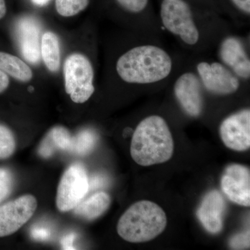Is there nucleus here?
I'll list each match as a JSON object with an SVG mask.
<instances>
[{"label":"nucleus","mask_w":250,"mask_h":250,"mask_svg":"<svg viewBox=\"0 0 250 250\" xmlns=\"http://www.w3.org/2000/svg\"><path fill=\"white\" fill-rule=\"evenodd\" d=\"M159 21L190 57L205 56L232 24L212 10L195 11L187 0H162Z\"/></svg>","instance_id":"f257e3e1"},{"label":"nucleus","mask_w":250,"mask_h":250,"mask_svg":"<svg viewBox=\"0 0 250 250\" xmlns=\"http://www.w3.org/2000/svg\"><path fill=\"white\" fill-rule=\"evenodd\" d=\"M174 140L164 117L152 114L141 120L131 139L130 152L136 164L150 166L170 160Z\"/></svg>","instance_id":"f03ea898"},{"label":"nucleus","mask_w":250,"mask_h":250,"mask_svg":"<svg viewBox=\"0 0 250 250\" xmlns=\"http://www.w3.org/2000/svg\"><path fill=\"white\" fill-rule=\"evenodd\" d=\"M167 217L154 202L143 200L131 206L122 215L117 225L118 234L133 243L152 241L165 230Z\"/></svg>","instance_id":"7ed1b4c3"},{"label":"nucleus","mask_w":250,"mask_h":250,"mask_svg":"<svg viewBox=\"0 0 250 250\" xmlns=\"http://www.w3.org/2000/svg\"><path fill=\"white\" fill-rule=\"evenodd\" d=\"M188 57V60L201 81L205 93L225 98L238 93L247 84L217 59L207 58L205 55Z\"/></svg>","instance_id":"20e7f679"},{"label":"nucleus","mask_w":250,"mask_h":250,"mask_svg":"<svg viewBox=\"0 0 250 250\" xmlns=\"http://www.w3.org/2000/svg\"><path fill=\"white\" fill-rule=\"evenodd\" d=\"M171 83L174 98L182 111L190 118L201 116L205 110L206 93L188 58Z\"/></svg>","instance_id":"39448f33"},{"label":"nucleus","mask_w":250,"mask_h":250,"mask_svg":"<svg viewBox=\"0 0 250 250\" xmlns=\"http://www.w3.org/2000/svg\"><path fill=\"white\" fill-rule=\"evenodd\" d=\"M214 49L217 60L245 83L250 82L249 36H242L232 29L219 39Z\"/></svg>","instance_id":"423d86ee"},{"label":"nucleus","mask_w":250,"mask_h":250,"mask_svg":"<svg viewBox=\"0 0 250 250\" xmlns=\"http://www.w3.org/2000/svg\"><path fill=\"white\" fill-rule=\"evenodd\" d=\"M65 91L75 103L88 101L95 92V72L90 59L82 54L74 53L64 62Z\"/></svg>","instance_id":"0eeeda50"},{"label":"nucleus","mask_w":250,"mask_h":250,"mask_svg":"<svg viewBox=\"0 0 250 250\" xmlns=\"http://www.w3.org/2000/svg\"><path fill=\"white\" fill-rule=\"evenodd\" d=\"M89 190L86 170L80 164H72L62 174L57 189L56 205L60 211L74 209Z\"/></svg>","instance_id":"6e6552de"},{"label":"nucleus","mask_w":250,"mask_h":250,"mask_svg":"<svg viewBox=\"0 0 250 250\" xmlns=\"http://www.w3.org/2000/svg\"><path fill=\"white\" fill-rule=\"evenodd\" d=\"M220 138L226 147L244 152L250 147V109L243 108L221 122L219 127Z\"/></svg>","instance_id":"1a4fd4ad"},{"label":"nucleus","mask_w":250,"mask_h":250,"mask_svg":"<svg viewBox=\"0 0 250 250\" xmlns=\"http://www.w3.org/2000/svg\"><path fill=\"white\" fill-rule=\"evenodd\" d=\"M37 205L35 197L25 195L0 206V237L18 231L30 220Z\"/></svg>","instance_id":"9d476101"},{"label":"nucleus","mask_w":250,"mask_h":250,"mask_svg":"<svg viewBox=\"0 0 250 250\" xmlns=\"http://www.w3.org/2000/svg\"><path fill=\"white\" fill-rule=\"evenodd\" d=\"M133 20L134 34L163 39L164 31L159 17L149 10V0H116Z\"/></svg>","instance_id":"9b49d317"},{"label":"nucleus","mask_w":250,"mask_h":250,"mask_svg":"<svg viewBox=\"0 0 250 250\" xmlns=\"http://www.w3.org/2000/svg\"><path fill=\"white\" fill-rule=\"evenodd\" d=\"M220 185L226 196L237 205L250 206V172L246 166L231 164L226 167Z\"/></svg>","instance_id":"f8f14e48"},{"label":"nucleus","mask_w":250,"mask_h":250,"mask_svg":"<svg viewBox=\"0 0 250 250\" xmlns=\"http://www.w3.org/2000/svg\"><path fill=\"white\" fill-rule=\"evenodd\" d=\"M40 23L31 16H24L15 24V36L22 57L31 64H37L41 59Z\"/></svg>","instance_id":"ddd939ff"},{"label":"nucleus","mask_w":250,"mask_h":250,"mask_svg":"<svg viewBox=\"0 0 250 250\" xmlns=\"http://www.w3.org/2000/svg\"><path fill=\"white\" fill-rule=\"evenodd\" d=\"M226 202L218 190L207 192L197 210V217L208 232L218 234L224 227Z\"/></svg>","instance_id":"4468645a"},{"label":"nucleus","mask_w":250,"mask_h":250,"mask_svg":"<svg viewBox=\"0 0 250 250\" xmlns=\"http://www.w3.org/2000/svg\"><path fill=\"white\" fill-rule=\"evenodd\" d=\"M72 139L68 130L63 126L52 128L45 136L39 147V154L44 158H49L56 149L71 152Z\"/></svg>","instance_id":"2eb2a0df"},{"label":"nucleus","mask_w":250,"mask_h":250,"mask_svg":"<svg viewBox=\"0 0 250 250\" xmlns=\"http://www.w3.org/2000/svg\"><path fill=\"white\" fill-rule=\"evenodd\" d=\"M111 205V198L106 192L93 194L75 207V214L87 220H93L104 214Z\"/></svg>","instance_id":"dca6fc26"},{"label":"nucleus","mask_w":250,"mask_h":250,"mask_svg":"<svg viewBox=\"0 0 250 250\" xmlns=\"http://www.w3.org/2000/svg\"><path fill=\"white\" fill-rule=\"evenodd\" d=\"M41 54L49 71L59 70L61 65L60 45L58 37L52 31H47L42 35Z\"/></svg>","instance_id":"f3484780"},{"label":"nucleus","mask_w":250,"mask_h":250,"mask_svg":"<svg viewBox=\"0 0 250 250\" xmlns=\"http://www.w3.org/2000/svg\"><path fill=\"white\" fill-rule=\"evenodd\" d=\"M0 70L20 82H28L33 77V72L27 64L6 52H0Z\"/></svg>","instance_id":"a211bd4d"},{"label":"nucleus","mask_w":250,"mask_h":250,"mask_svg":"<svg viewBox=\"0 0 250 250\" xmlns=\"http://www.w3.org/2000/svg\"><path fill=\"white\" fill-rule=\"evenodd\" d=\"M98 139L95 131L90 129L82 130L72 139L71 152L79 155L89 154L96 146Z\"/></svg>","instance_id":"6ab92c4d"},{"label":"nucleus","mask_w":250,"mask_h":250,"mask_svg":"<svg viewBox=\"0 0 250 250\" xmlns=\"http://www.w3.org/2000/svg\"><path fill=\"white\" fill-rule=\"evenodd\" d=\"M90 0H56V9L61 16L71 17L86 9Z\"/></svg>","instance_id":"aec40b11"},{"label":"nucleus","mask_w":250,"mask_h":250,"mask_svg":"<svg viewBox=\"0 0 250 250\" xmlns=\"http://www.w3.org/2000/svg\"><path fill=\"white\" fill-rule=\"evenodd\" d=\"M16 147V139L12 131L0 125V159L10 157L14 154Z\"/></svg>","instance_id":"412c9836"},{"label":"nucleus","mask_w":250,"mask_h":250,"mask_svg":"<svg viewBox=\"0 0 250 250\" xmlns=\"http://www.w3.org/2000/svg\"><path fill=\"white\" fill-rule=\"evenodd\" d=\"M14 178L8 169L0 167V203L9 196L13 188Z\"/></svg>","instance_id":"4be33fe9"},{"label":"nucleus","mask_w":250,"mask_h":250,"mask_svg":"<svg viewBox=\"0 0 250 250\" xmlns=\"http://www.w3.org/2000/svg\"><path fill=\"white\" fill-rule=\"evenodd\" d=\"M229 1L236 12L241 16L240 17L243 20L244 25L249 24L248 21L250 16V0H229Z\"/></svg>","instance_id":"5701e85b"},{"label":"nucleus","mask_w":250,"mask_h":250,"mask_svg":"<svg viewBox=\"0 0 250 250\" xmlns=\"http://www.w3.org/2000/svg\"><path fill=\"white\" fill-rule=\"evenodd\" d=\"M229 246L233 250H246L250 248V231L237 233L230 239Z\"/></svg>","instance_id":"b1692460"},{"label":"nucleus","mask_w":250,"mask_h":250,"mask_svg":"<svg viewBox=\"0 0 250 250\" xmlns=\"http://www.w3.org/2000/svg\"><path fill=\"white\" fill-rule=\"evenodd\" d=\"M31 235L35 240L39 241H45L51 236V231L44 227H36L31 231Z\"/></svg>","instance_id":"393cba45"},{"label":"nucleus","mask_w":250,"mask_h":250,"mask_svg":"<svg viewBox=\"0 0 250 250\" xmlns=\"http://www.w3.org/2000/svg\"><path fill=\"white\" fill-rule=\"evenodd\" d=\"M76 235L74 233H70L64 236L62 241V248L64 250H75L74 241H75Z\"/></svg>","instance_id":"a878e982"},{"label":"nucleus","mask_w":250,"mask_h":250,"mask_svg":"<svg viewBox=\"0 0 250 250\" xmlns=\"http://www.w3.org/2000/svg\"><path fill=\"white\" fill-rule=\"evenodd\" d=\"M106 179L100 175H95L89 181V189H97L103 187Z\"/></svg>","instance_id":"bb28decb"},{"label":"nucleus","mask_w":250,"mask_h":250,"mask_svg":"<svg viewBox=\"0 0 250 250\" xmlns=\"http://www.w3.org/2000/svg\"><path fill=\"white\" fill-rule=\"evenodd\" d=\"M9 85V77L2 70H0V93L7 89Z\"/></svg>","instance_id":"cd10ccee"},{"label":"nucleus","mask_w":250,"mask_h":250,"mask_svg":"<svg viewBox=\"0 0 250 250\" xmlns=\"http://www.w3.org/2000/svg\"><path fill=\"white\" fill-rule=\"evenodd\" d=\"M6 13V6L5 0H0V19L4 17Z\"/></svg>","instance_id":"c85d7f7f"},{"label":"nucleus","mask_w":250,"mask_h":250,"mask_svg":"<svg viewBox=\"0 0 250 250\" xmlns=\"http://www.w3.org/2000/svg\"><path fill=\"white\" fill-rule=\"evenodd\" d=\"M50 0H32L34 4L38 5V6H42L48 4Z\"/></svg>","instance_id":"c756f323"}]
</instances>
